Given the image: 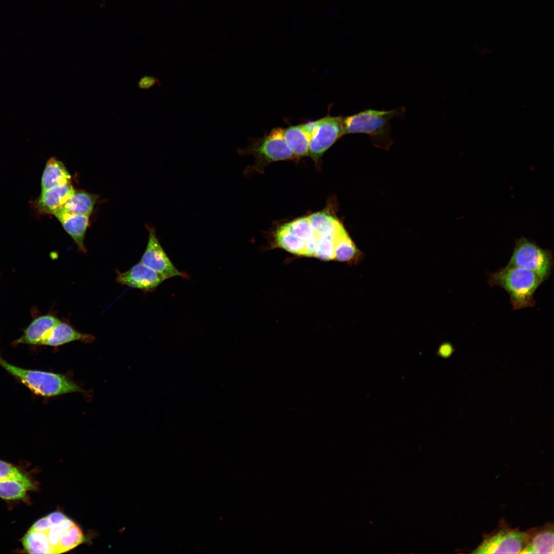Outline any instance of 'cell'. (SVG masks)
<instances>
[{
	"mask_svg": "<svg viewBox=\"0 0 554 554\" xmlns=\"http://www.w3.org/2000/svg\"><path fill=\"white\" fill-rule=\"evenodd\" d=\"M405 112L404 107L390 110L367 109L342 117L344 135L365 133L377 146L388 148L392 142L390 121L395 117L402 118Z\"/></svg>",
	"mask_w": 554,
	"mask_h": 554,
	"instance_id": "obj_1",
	"label": "cell"
},
{
	"mask_svg": "<svg viewBox=\"0 0 554 554\" xmlns=\"http://www.w3.org/2000/svg\"><path fill=\"white\" fill-rule=\"evenodd\" d=\"M488 276L490 286H498L508 293L513 309L535 306L534 294L542 283L535 272L523 268L505 266Z\"/></svg>",
	"mask_w": 554,
	"mask_h": 554,
	"instance_id": "obj_2",
	"label": "cell"
},
{
	"mask_svg": "<svg viewBox=\"0 0 554 554\" xmlns=\"http://www.w3.org/2000/svg\"><path fill=\"white\" fill-rule=\"evenodd\" d=\"M0 366L37 395L50 397L82 391L78 385L63 374L23 368L1 356Z\"/></svg>",
	"mask_w": 554,
	"mask_h": 554,
	"instance_id": "obj_3",
	"label": "cell"
},
{
	"mask_svg": "<svg viewBox=\"0 0 554 554\" xmlns=\"http://www.w3.org/2000/svg\"><path fill=\"white\" fill-rule=\"evenodd\" d=\"M553 265L551 251L541 248L522 236L517 239L512 254L506 267H517L535 272L542 282L549 279Z\"/></svg>",
	"mask_w": 554,
	"mask_h": 554,
	"instance_id": "obj_4",
	"label": "cell"
},
{
	"mask_svg": "<svg viewBox=\"0 0 554 554\" xmlns=\"http://www.w3.org/2000/svg\"><path fill=\"white\" fill-rule=\"evenodd\" d=\"M284 131L282 128H274L263 137L251 138L248 146L238 148V152L241 155H254L258 164L294 160L295 157L285 143Z\"/></svg>",
	"mask_w": 554,
	"mask_h": 554,
	"instance_id": "obj_5",
	"label": "cell"
},
{
	"mask_svg": "<svg viewBox=\"0 0 554 554\" xmlns=\"http://www.w3.org/2000/svg\"><path fill=\"white\" fill-rule=\"evenodd\" d=\"M342 117L328 115L312 121L308 156L318 161L338 139L344 135Z\"/></svg>",
	"mask_w": 554,
	"mask_h": 554,
	"instance_id": "obj_6",
	"label": "cell"
},
{
	"mask_svg": "<svg viewBox=\"0 0 554 554\" xmlns=\"http://www.w3.org/2000/svg\"><path fill=\"white\" fill-rule=\"evenodd\" d=\"M528 533L516 529H503L486 538L473 553H521Z\"/></svg>",
	"mask_w": 554,
	"mask_h": 554,
	"instance_id": "obj_7",
	"label": "cell"
},
{
	"mask_svg": "<svg viewBox=\"0 0 554 554\" xmlns=\"http://www.w3.org/2000/svg\"><path fill=\"white\" fill-rule=\"evenodd\" d=\"M149 232L147 247L140 262L162 275L165 279L174 276L186 278L173 264L160 244L154 227L146 226Z\"/></svg>",
	"mask_w": 554,
	"mask_h": 554,
	"instance_id": "obj_8",
	"label": "cell"
},
{
	"mask_svg": "<svg viewBox=\"0 0 554 554\" xmlns=\"http://www.w3.org/2000/svg\"><path fill=\"white\" fill-rule=\"evenodd\" d=\"M165 280L160 273L140 262L125 272L116 270L118 283L145 291L154 290Z\"/></svg>",
	"mask_w": 554,
	"mask_h": 554,
	"instance_id": "obj_9",
	"label": "cell"
},
{
	"mask_svg": "<svg viewBox=\"0 0 554 554\" xmlns=\"http://www.w3.org/2000/svg\"><path fill=\"white\" fill-rule=\"evenodd\" d=\"M60 321L57 318L49 314L38 316L32 321L13 344L43 345L50 331Z\"/></svg>",
	"mask_w": 554,
	"mask_h": 554,
	"instance_id": "obj_10",
	"label": "cell"
},
{
	"mask_svg": "<svg viewBox=\"0 0 554 554\" xmlns=\"http://www.w3.org/2000/svg\"><path fill=\"white\" fill-rule=\"evenodd\" d=\"M312 129V122L290 126L284 129L285 143L295 158L308 155Z\"/></svg>",
	"mask_w": 554,
	"mask_h": 554,
	"instance_id": "obj_11",
	"label": "cell"
},
{
	"mask_svg": "<svg viewBox=\"0 0 554 554\" xmlns=\"http://www.w3.org/2000/svg\"><path fill=\"white\" fill-rule=\"evenodd\" d=\"M71 183L57 185L41 192L37 207L40 212L53 214L73 194Z\"/></svg>",
	"mask_w": 554,
	"mask_h": 554,
	"instance_id": "obj_12",
	"label": "cell"
},
{
	"mask_svg": "<svg viewBox=\"0 0 554 554\" xmlns=\"http://www.w3.org/2000/svg\"><path fill=\"white\" fill-rule=\"evenodd\" d=\"M62 224L65 230L73 239L78 249L86 252L84 242L89 223V215L70 214L60 212L53 214Z\"/></svg>",
	"mask_w": 554,
	"mask_h": 554,
	"instance_id": "obj_13",
	"label": "cell"
},
{
	"mask_svg": "<svg viewBox=\"0 0 554 554\" xmlns=\"http://www.w3.org/2000/svg\"><path fill=\"white\" fill-rule=\"evenodd\" d=\"M94 339L93 335L81 333L68 324L60 321L50 331L43 345L57 347L77 341L90 343Z\"/></svg>",
	"mask_w": 554,
	"mask_h": 554,
	"instance_id": "obj_14",
	"label": "cell"
},
{
	"mask_svg": "<svg viewBox=\"0 0 554 554\" xmlns=\"http://www.w3.org/2000/svg\"><path fill=\"white\" fill-rule=\"evenodd\" d=\"M553 526L548 525L528 533L525 546L521 553L553 554Z\"/></svg>",
	"mask_w": 554,
	"mask_h": 554,
	"instance_id": "obj_15",
	"label": "cell"
},
{
	"mask_svg": "<svg viewBox=\"0 0 554 554\" xmlns=\"http://www.w3.org/2000/svg\"><path fill=\"white\" fill-rule=\"evenodd\" d=\"M71 178L63 163L52 157L47 162L43 171L41 192L55 186L71 183Z\"/></svg>",
	"mask_w": 554,
	"mask_h": 554,
	"instance_id": "obj_16",
	"label": "cell"
},
{
	"mask_svg": "<svg viewBox=\"0 0 554 554\" xmlns=\"http://www.w3.org/2000/svg\"><path fill=\"white\" fill-rule=\"evenodd\" d=\"M317 236L331 235L336 240L345 231L335 217L325 212H316L307 217Z\"/></svg>",
	"mask_w": 554,
	"mask_h": 554,
	"instance_id": "obj_17",
	"label": "cell"
},
{
	"mask_svg": "<svg viewBox=\"0 0 554 554\" xmlns=\"http://www.w3.org/2000/svg\"><path fill=\"white\" fill-rule=\"evenodd\" d=\"M96 199V197L94 194L84 191H75L68 200L55 212L90 215Z\"/></svg>",
	"mask_w": 554,
	"mask_h": 554,
	"instance_id": "obj_18",
	"label": "cell"
},
{
	"mask_svg": "<svg viewBox=\"0 0 554 554\" xmlns=\"http://www.w3.org/2000/svg\"><path fill=\"white\" fill-rule=\"evenodd\" d=\"M287 225L290 231L302 239L305 244V256H314L318 236L307 217L298 219Z\"/></svg>",
	"mask_w": 554,
	"mask_h": 554,
	"instance_id": "obj_19",
	"label": "cell"
},
{
	"mask_svg": "<svg viewBox=\"0 0 554 554\" xmlns=\"http://www.w3.org/2000/svg\"><path fill=\"white\" fill-rule=\"evenodd\" d=\"M274 239L276 246L293 254L305 256L304 242L290 231L287 224L276 230Z\"/></svg>",
	"mask_w": 554,
	"mask_h": 554,
	"instance_id": "obj_20",
	"label": "cell"
},
{
	"mask_svg": "<svg viewBox=\"0 0 554 554\" xmlns=\"http://www.w3.org/2000/svg\"><path fill=\"white\" fill-rule=\"evenodd\" d=\"M362 252L358 249L346 231L337 239L335 244L334 260L357 264L362 259Z\"/></svg>",
	"mask_w": 554,
	"mask_h": 554,
	"instance_id": "obj_21",
	"label": "cell"
},
{
	"mask_svg": "<svg viewBox=\"0 0 554 554\" xmlns=\"http://www.w3.org/2000/svg\"><path fill=\"white\" fill-rule=\"evenodd\" d=\"M22 542L24 548L30 553H53L45 532L28 531Z\"/></svg>",
	"mask_w": 554,
	"mask_h": 554,
	"instance_id": "obj_22",
	"label": "cell"
},
{
	"mask_svg": "<svg viewBox=\"0 0 554 554\" xmlns=\"http://www.w3.org/2000/svg\"><path fill=\"white\" fill-rule=\"evenodd\" d=\"M34 489L35 488L17 480H0V498L5 500L24 499L27 490Z\"/></svg>",
	"mask_w": 554,
	"mask_h": 554,
	"instance_id": "obj_23",
	"label": "cell"
},
{
	"mask_svg": "<svg viewBox=\"0 0 554 554\" xmlns=\"http://www.w3.org/2000/svg\"><path fill=\"white\" fill-rule=\"evenodd\" d=\"M84 540L81 528L75 523L62 535L58 544V553L75 548L81 544Z\"/></svg>",
	"mask_w": 554,
	"mask_h": 554,
	"instance_id": "obj_24",
	"label": "cell"
},
{
	"mask_svg": "<svg viewBox=\"0 0 554 554\" xmlns=\"http://www.w3.org/2000/svg\"><path fill=\"white\" fill-rule=\"evenodd\" d=\"M75 522L67 517L60 523H51L48 530L44 532L52 550L53 553H58L60 540L62 535Z\"/></svg>",
	"mask_w": 554,
	"mask_h": 554,
	"instance_id": "obj_25",
	"label": "cell"
},
{
	"mask_svg": "<svg viewBox=\"0 0 554 554\" xmlns=\"http://www.w3.org/2000/svg\"><path fill=\"white\" fill-rule=\"evenodd\" d=\"M335 242L331 235L318 236L314 257L324 261L334 260Z\"/></svg>",
	"mask_w": 554,
	"mask_h": 554,
	"instance_id": "obj_26",
	"label": "cell"
},
{
	"mask_svg": "<svg viewBox=\"0 0 554 554\" xmlns=\"http://www.w3.org/2000/svg\"><path fill=\"white\" fill-rule=\"evenodd\" d=\"M7 479L17 480L35 488L30 480L17 467L0 460V480Z\"/></svg>",
	"mask_w": 554,
	"mask_h": 554,
	"instance_id": "obj_27",
	"label": "cell"
},
{
	"mask_svg": "<svg viewBox=\"0 0 554 554\" xmlns=\"http://www.w3.org/2000/svg\"><path fill=\"white\" fill-rule=\"evenodd\" d=\"M156 85L160 86L161 84L160 80L153 75H145L137 82V87L144 90H148Z\"/></svg>",
	"mask_w": 554,
	"mask_h": 554,
	"instance_id": "obj_28",
	"label": "cell"
},
{
	"mask_svg": "<svg viewBox=\"0 0 554 554\" xmlns=\"http://www.w3.org/2000/svg\"><path fill=\"white\" fill-rule=\"evenodd\" d=\"M51 523L47 516L44 517L36 521L28 531L33 532H44L48 530Z\"/></svg>",
	"mask_w": 554,
	"mask_h": 554,
	"instance_id": "obj_29",
	"label": "cell"
},
{
	"mask_svg": "<svg viewBox=\"0 0 554 554\" xmlns=\"http://www.w3.org/2000/svg\"><path fill=\"white\" fill-rule=\"evenodd\" d=\"M453 348L451 344L445 343L440 346L438 349V353L441 357L446 358L451 354Z\"/></svg>",
	"mask_w": 554,
	"mask_h": 554,
	"instance_id": "obj_30",
	"label": "cell"
},
{
	"mask_svg": "<svg viewBox=\"0 0 554 554\" xmlns=\"http://www.w3.org/2000/svg\"><path fill=\"white\" fill-rule=\"evenodd\" d=\"M1 356V355H0Z\"/></svg>",
	"mask_w": 554,
	"mask_h": 554,
	"instance_id": "obj_31",
	"label": "cell"
}]
</instances>
